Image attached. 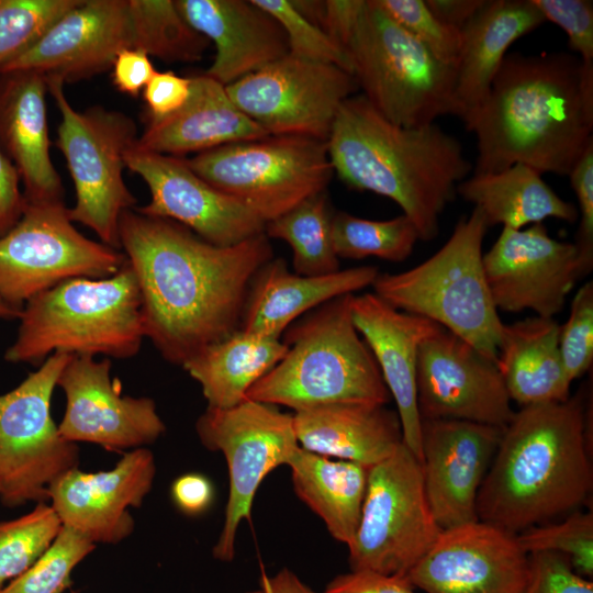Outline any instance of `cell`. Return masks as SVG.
Here are the masks:
<instances>
[{"instance_id":"24","label":"cell","mask_w":593,"mask_h":593,"mask_svg":"<svg viewBox=\"0 0 593 593\" xmlns=\"http://www.w3.org/2000/svg\"><path fill=\"white\" fill-rule=\"evenodd\" d=\"M351 317L396 404L403 443L422 459L416 371L422 343L441 326L399 311L374 293L353 295Z\"/></svg>"},{"instance_id":"37","label":"cell","mask_w":593,"mask_h":593,"mask_svg":"<svg viewBox=\"0 0 593 593\" xmlns=\"http://www.w3.org/2000/svg\"><path fill=\"white\" fill-rule=\"evenodd\" d=\"M332 237L338 258L374 256L393 262L405 260L419 239L415 225L404 214L372 221L346 212L332 216Z\"/></svg>"},{"instance_id":"47","label":"cell","mask_w":593,"mask_h":593,"mask_svg":"<svg viewBox=\"0 0 593 593\" xmlns=\"http://www.w3.org/2000/svg\"><path fill=\"white\" fill-rule=\"evenodd\" d=\"M570 184L578 200L580 216L577 239L582 265L589 273L593 268V143L589 145L570 174Z\"/></svg>"},{"instance_id":"52","label":"cell","mask_w":593,"mask_h":593,"mask_svg":"<svg viewBox=\"0 0 593 593\" xmlns=\"http://www.w3.org/2000/svg\"><path fill=\"white\" fill-rule=\"evenodd\" d=\"M171 496L176 505L188 515L206 511L213 502L214 489L211 481L200 473H186L175 480Z\"/></svg>"},{"instance_id":"34","label":"cell","mask_w":593,"mask_h":593,"mask_svg":"<svg viewBox=\"0 0 593 593\" xmlns=\"http://www.w3.org/2000/svg\"><path fill=\"white\" fill-rule=\"evenodd\" d=\"M286 351L282 338L239 328L202 349L182 368L200 384L208 407L228 409L243 402L250 388Z\"/></svg>"},{"instance_id":"33","label":"cell","mask_w":593,"mask_h":593,"mask_svg":"<svg viewBox=\"0 0 593 593\" xmlns=\"http://www.w3.org/2000/svg\"><path fill=\"white\" fill-rule=\"evenodd\" d=\"M288 467L296 496L324 522L332 537L348 547L358 529L369 468L301 446Z\"/></svg>"},{"instance_id":"30","label":"cell","mask_w":593,"mask_h":593,"mask_svg":"<svg viewBox=\"0 0 593 593\" xmlns=\"http://www.w3.org/2000/svg\"><path fill=\"white\" fill-rule=\"evenodd\" d=\"M293 423L303 449L367 468L387 459L403 443L399 415L385 405H325L294 412Z\"/></svg>"},{"instance_id":"8","label":"cell","mask_w":593,"mask_h":593,"mask_svg":"<svg viewBox=\"0 0 593 593\" xmlns=\"http://www.w3.org/2000/svg\"><path fill=\"white\" fill-rule=\"evenodd\" d=\"M345 52L361 94L391 123L416 127L456 115L455 68L439 61L378 0H365Z\"/></svg>"},{"instance_id":"16","label":"cell","mask_w":593,"mask_h":593,"mask_svg":"<svg viewBox=\"0 0 593 593\" xmlns=\"http://www.w3.org/2000/svg\"><path fill=\"white\" fill-rule=\"evenodd\" d=\"M489 290L497 310L533 311L553 318L585 271L574 243L552 238L544 223L521 230L502 227L483 254Z\"/></svg>"},{"instance_id":"3","label":"cell","mask_w":593,"mask_h":593,"mask_svg":"<svg viewBox=\"0 0 593 593\" xmlns=\"http://www.w3.org/2000/svg\"><path fill=\"white\" fill-rule=\"evenodd\" d=\"M326 147L346 186L394 201L424 242L437 236L440 215L473 169L461 143L438 124H393L362 94L343 103Z\"/></svg>"},{"instance_id":"38","label":"cell","mask_w":593,"mask_h":593,"mask_svg":"<svg viewBox=\"0 0 593 593\" xmlns=\"http://www.w3.org/2000/svg\"><path fill=\"white\" fill-rule=\"evenodd\" d=\"M61 527L56 512L45 502L19 518L0 522V590L49 548Z\"/></svg>"},{"instance_id":"9","label":"cell","mask_w":593,"mask_h":593,"mask_svg":"<svg viewBox=\"0 0 593 593\" xmlns=\"http://www.w3.org/2000/svg\"><path fill=\"white\" fill-rule=\"evenodd\" d=\"M46 80L61 115L56 146L75 186L70 219L92 230L101 243L121 250L120 217L136 204L123 178L126 154L138 141L136 124L126 114L103 107L78 111L69 103L61 79Z\"/></svg>"},{"instance_id":"55","label":"cell","mask_w":593,"mask_h":593,"mask_svg":"<svg viewBox=\"0 0 593 593\" xmlns=\"http://www.w3.org/2000/svg\"><path fill=\"white\" fill-rule=\"evenodd\" d=\"M258 593H317L290 569H281L272 575L262 573Z\"/></svg>"},{"instance_id":"45","label":"cell","mask_w":593,"mask_h":593,"mask_svg":"<svg viewBox=\"0 0 593 593\" xmlns=\"http://www.w3.org/2000/svg\"><path fill=\"white\" fill-rule=\"evenodd\" d=\"M542 14L561 27L569 47L583 65L593 66V2L591 0H532Z\"/></svg>"},{"instance_id":"14","label":"cell","mask_w":593,"mask_h":593,"mask_svg":"<svg viewBox=\"0 0 593 593\" xmlns=\"http://www.w3.org/2000/svg\"><path fill=\"white\" fill-rule=\"evenodd\" d=\"M195 430L203 446L222 452L227 463L230 492L213 556L230 562L235 556L238 527L250 518L259 485L272 470L288 466L300 447L293 414L245 399L228 409L206 407Z\"/></svg>"},{"instance_id":"57","label":"cell","mask_w":593,"mask_h":593,"mask_svg":"<svg viewBox=\"0 0 593 593\" xmlns=\"http://www.w3.org/2000/svg\"><path fill=\"white\" fill-rule=\"evenodd\" d=\"M249 593H258V591L249 592Z\"/></svg>"},{"instance_id":"44","label":"cell","mask_w":593,"mask_h":593,"mask_svg":"<svg viewBox=\"0 0 593 593\" xmlns=\"http://www.w3.org/2000/svg\"><path fill=\"white\" fill-rule=\"evenodd\" d=\"M559 350L567 377L572 382L593 362V283H584L573 296L570 314L559 329Z\"/></svg>"},{"instance_id":"54","label":"cell","mask_w":593,"mask_h":593,"mask_svg":"<svg viewBox=\"0 0 593 593\" xmlns=\"http://www.w3.org/2000/svg\"><path fill=\"white\" fill-rule=\"evenodd\" d=\"M485 0H425L428 9L445 24L461 31Z\"/></svg>"},{"instance_id":"31","label":"cell","mask_w":593,"mask_h":593,"mask_svg":"<svg viewBox=\"0 0 593 593\" xmlns=\"http://www.w3.org/2000/svg\"><path fill=\"white\" fill-rule=\"evenodd\" d=\"M560 325L533 316L504 324L496 367L511 401L528 406L567 401L571 381L559 350Z\"/></svg>"},{"instance_id":"39","label":"cell","mask_w":593,"mask_h":593,"mask_svg":"<svg viewBox=\"0 0 593 593\" xmlns=\"http://www.w3.org/2000/svg\"><path fill=\"white\" fill-rule=\"evenodd\" d=\"M94 548L89 539L63 526L49 548L0 593H63L70 585L72 570Z\"/></svg>"},{"instance_id":"15","label":"cell","mask_w":593,"mask_h":593,"mask_svg":"<svg viewBox=\"0 0 593 593\" xmlns=\"http://www.w3.org/2000/svg\"><path fill=\"white\" fill-rule=\"evenodd\" d=\"M358 85L343 68L286 55L226 86L236 104L268 135L326 142L343 103Z\"/></svg>"},{"instance_id":"36","label":"cell","mask_w":593,"mask_h":593,"mask_svg":"<svg viewBox=\"0 0 593 593\" xmlns=\"http://www.w3.org/2000/svg\"><path fill=\"white\" fill-rule=\"evenodd\" d=\"M131 48L165 61L202 59L210 42L192 29L171 0H127Z\"/></svg>"},{"instance_id":"22","label":"cell","mask_w":593,"mask_h":593,"mask_svg":"<svg viewBox=\"0 0 593 593\" xmlns=\"http://www.w3.org/2000/svg\"><path fill=\"white\" fill-rule=\"evenodd\" d=\"M155 473L152 451L135 448L109 471L69 470L51 484L48 500L63 526L94 545H114L133 532L134 519L128 510L142 505Z\"/></svg>"},{"instance_id":"27","label":"cell","mask_w":593,"mask_h":593,"mask_svg":"<svg viewBox=\"0 0 593 593\" xmlns=\"http://www.w3.org/2000/svg\"><path fill=\"white\" fill-rule=\"evenodd\" d=\"M545 21L532 0H485L462 27L455 65L456 115L465 123L484 102L507 51Z\"/></svg>"},{"instance_id":"53","label":"cell","mask_w":593,"mask_h":593,"mask_svg":"<svg viewBox=\"0 0 593 593\" xmlns=\"http://www.w3.org/2000/svg\"><path fill=\"white\" fill-rule=\"evenodd\" d=\"M363 4L365 0L325 1L321 26L344 51L361 14Z\"/></svg>"},{"instance_id":"17","label":"cell","mask_w":593,"mask_h":593,"mask_svg":"<svg viewBox=\"0 0 593 593\" xmlns=\"http://www.w3.org/2000/svg\"><path fill=\"white\" fill-rule=\"evenodd\" d=\"M416 391L422 419H459L503 429L515 413L496 363L443 327L419 347Z\"/></svg>"},{"instance_id":"46","label":"cell","mask_w":593,"mask_h":593,"mask_svg":"<svg viewBox=\"0 0 593 593\" xmlns=\"http://www.w3.org/2000/svg\"><path fill=\"white\" fill-rule=\"evenodd\" d=\"M528 579L523 593H593V582L580 575L560 553H528Z\"/></svg>"},{"instance_id":"49","label":"cell","mask_w":593,"mask_h":593,"mask_svg":"<svg viewBox=\"0 0 593 593\" xmlns=\"http://www.w3.org/2000/svg\"><path fill=\"white\" fill-rule=\"evenodd\" d=\"M324 593H418L406 575L350 570L332 579Z\"/></svg>"},{"instance_id":"35","label":"cell","mask_w":593,"mask_h":593,"mask_svg":"<svg viewBox=\"0 0 593 593\" xmlns=\"http://www.w3.org/2000/svg\"><path fill=\"white\" fill-rule=\"evenodd\" d=\"M332 216L326 194L321 192L267 222L265 234L290 245L295 273L329 275L339 270L332 237Z\"/></svg>"},{"instance_id":"28","label":"cell","mask_w":593,"mask_h":593,"mask_svg":"<svg viewBox=\"0 0 593 593\" xmlns=\"http://www.w3.org/2000/svg\"><path fill=\"white\" fill-rule=\"evenodd\" d=\"M378 275L377 267L361 266L324 276H301L291 272L282 258H272L251 283L240 329L281 338L282 333L302 314L372 286Z\"/></svg>"},{"instance_id":"23","label":"cell","mask_w":593,"mask_h":593,"mask_svg":"<svg viewBox=\"0 0 593 593\" xmlns=\"http://www.w3.org/2000/svg\"><path fill=\"white\" fill-rule=\"evenodd\" d=\"M130 47L127 0H81L0 74L36 71L74 82L108 70Z\"/></svg>"},{"instance_id":"10","label":"cell","mask_w":593,"mask_h":593,"mask_svg":"<svg viewBox=\"0 0 593 593\" xmlns=\"http://www.w3.org/2000/svg\"><path fill=\"white\" fill-rule=\"evenodd\" d=\"M188 166L265 223L324 192L334 174L326 142L269 135L198 153Z\"/></svg>"},{"instance_id":"50","label":"cell","mask_w":593,"mask_h":593,"mask_svg":"<svg viewBox=\"0 0 593 593\" xmlns=\"http://www.w3.org/2000/svg\"><path fill=\"white\" fill-rule=\"evenodd\" d=\"M157 70L149 56L135 48L118 53L112 64V81L120 92L136 97Z\"/></svg>"},{"instance_id":"42","label":"cell","mask_w":593,"mask_h":593,"mask_svg":"<svg viewBox=\"0 0 593 593\" xmlns=\"http://www.w3.org/2000/svg\"><path fill=\"white\" fill-rule=\"evenodd\" d=\"M251 1L281 25L290 55L310 61L335 65L351 74L350 60L345 51L320 25L306 19L291 0Z\"/></svg>"},{"instance_id":"1","label":"cell","mask_w":593,"mask_h":593,"mask_svg":"<svg viewBox=\"0 0 593 593\" xmlns=\"http://www.w3.org/2000/svg\"><path fill=\"white\" fill-rule=\"evenodd\" d=\"M119 238L138 283L145 337L181 367L240 328L251 283L273 258L265 233L217 246L135 208L122 213Z\"/></svg>"},{"instance_id":"21","label":"cell","mask_w":593,"mask_h":593,"mask_svg":"<svg viewBox=\"0 0 593 593\" xmlns=\"http://www.w3.org/2000/svg\"><path fill=\"white\" fill-rule=\"evenodd\" d=\"M502 428L459 419H422L421 467L438 526L477 522V500Z\"/></svg>"},{"instance_id":"13","label":"cell","mask_w":593,"mask_h":593,"mask_svg":"<svg viewBox=\"0 0 593 593\" xmlns=\"http://www.w3.org/2000/svg\"><path fill=\"white\" fill-rule=\"evenodd\" d=\"M64 201L25 202L19 222L0 237V295L22 310L34 295L74 278H107L123 251L83 236Z\"/></svg>"},{"instance_id":"19","label":"cell","mask_w":593,"mask_h":593,"mask_svg":"<svg viewBox=\"0 0 593 593\" xmlns=\"http://www.w3.org/2000/svg\"><path fill=\"white\" fill-rule=\"evenodd\" d=\"M125 165L147 184L150 201L135 210L175 221L204 240L232 246L265 233L266 223L247 206L200 178L186 159L136 145Z\"/></svg>"},{"instance_id":"6","label":"cell","mask_w":593,"mask_h":593,"mask_svg":"<svg viewBox=\"0 0 593 593\" xmlns=\"http://www.w3.org/2000/svg\"><path fill=\"white\" fill-rule=\"evenodd\" d=\"M9 362L41 365L54 353L135 356L145 337L142 300L130 262L107 278H74L31 298L20 313Z\"/></svg>"},{"instance_id":"26","label":"cell","mask_w":593,"mask_h":593,"mask_svg":"<svg viewBox=\"0 0 593 593\" xmlns=\"http://www.w3.org/2000/svg\"><path fill=\"white\" fill-rule=\"evenodd\" d=\"M0 88V141L30 203L64 201V187L51 158L46 77L36 71L7 74Z\"/></svg>"},{"instance_id":"51","label":"cell","mask_w":593,"mask_h":593,"mask_svg":"<svg viewBox=\"0 0 593 593\" xmlns=\"http://www.w3.org/2000/svg\"><path fill=\"white\" fill-rule=\"evenodd\" d=\"M20 176L10 158L0 147V237L21 219L25 200L20 191Z\"/></svg>"},{"instance_id":"32","label":"cell","mask_w":593,"mask_h":593,"mask_svg":"<svg viewBox=\"0 0 593 593\" xmlns=\"http://www.w3.org/2000/svg\"><path fill=\"white\" fill-rule=\"evenodd\" d=\"M541 176L515 164L495 172L473 174L458 184L457 193L481 211L488 227L521 230L546 219L575 222V205L560 198Z\"/></svg>"},{"instance_id":"2","label":"cell","mask_w":593,"mask_h":593,"mask_svg":"<svg viewBox=\"0 0 593 593\" xmlns=\"http://www.w3.org/2000/svg\"><path fill=\"white\" fill-rule=\"evenodd\" d=\"M463 124L477 137L473 174L523 164L568 176L593 143V66L567 53L507 54Z\"/></svg>"},{"instance_id":"20","label":"cell","mask_w":593,"mask_h":593,"mask_svg":"<svg viewBox=\"0 0 593 593\" xmlns=\"http://www.w3.org/2000/svg\"><path fill=\"white\" fill-rule=\"evenodd\" d=\"M528 569L516 535L477 521L441 530L406 577L424 593H523Z\"/></svg>"},{"instance_id":"11","label":"cell","mask_w":593,"mask_h":593,"mask_svg":"<svg viewBox=\"0 0 593 593\" xmlns=\"http://www.w3.org/2000/svg\"><path fill=\"white\" fill-rule=\"evenodd\" d=\"M441 530L426 496L421 462L402 443L369 468L358 529L348 546L350 569L406 575Z\"/></svg>"},{"instance_id":"56","label":"cell","mask_w":593,"mask_h":593,"mask_svg":"<svg viewBox=\"0 0 593 593\" xmlns=\"http://www.w3.org/2000/svg\"><path fill=\"white\" fill-rule=\"evenodd\" d=\"M21 310L10 305L0 295V320L19 318Z\"/></svg>"},{"instance_id":"4","label":"cell","mask_w":593,"mask_h":593,"mask_svg":"<svg viewBox=\"0 0 593 593\" xmlns=\"http://www.w3.org/2000/svg\"><path fill=\"white\" fill-rule=\"evenodd\" d=\"M592 484L579 395L523 406L502 430L479 491L478 519L517 535L577 511Z\"/></svg>"},{"instance_id":"40","label":"cell","mask_w":593,"mask_h":593,"mask_svg":"<svg viewBox=\"0 0 593 593\" xmlns=\"http://www.w3.org/2000/svg\"><path fill=\"white\" fill-rule=\"evenodd\" d=\"M81 0H0V67L32 47Z\"/></svg>"},{"instance_id":"43","label":"cell","mask_w":593,"mask_h":593,"mask_svg":"<svg viewBox=\"0 0 593 593\" xmlns=\"http://www.w3.org/2000/svg\"><path fill=\"white\" fill-rule=\"evenodd\" d=\"M378 2L439 61L455 68L460 53L461 33L436 18L425 0H378Z\"/></svg>"},{"instance_id":"29","label":"cell","mask_w":593,"mask_h":593,"mask_svg":"<svg viewBox=\"0 0 593 593\" xmlns=\"http://www.w3.org/2000/svg\"><path fill=\"white\" fill-rule=\"evenodd\" d=\"M190 78L184 105L164 120L149 122L138 136V148L180 157L269 136L236 107L224 85L205 74Z\"/></svg>"},{"instance_id":"7","label":"cell","mask_w":593,"mask_h":593,"mask_svg":"<svg viewBox=\"0 0 593 593\" xmlns=\"http://www.w3.org/2000/svg\"><path fill=\"white\" fill-rule=\"evenodd\" d=\"M488 228L473 208L432 257L403 272L379 273L372 287L394 309L433 321L496 363L504 323L483 268Z\"/></svg>"},{"instance_id":"48","label":"cell","mask_w":593,"mask_h":593,"mask_svg":"<svg viewBox=\"0 0 593 593\" xmlns=\"http://www.w3.org/2000/svg\"><path fill=\"white\" fill-rule=\"evenodd\" d=\"M191 92V78L174 71H156L143 90L148 123L164 120L180 110Z\"/></svg>"},{"instance_id":"5","label":"cell","mask_w":593,"mask_h":593,"mask_svg":"<svg viewBox=\"0 0 593 593\" xmlns=\"http://www.w3.org/2000/svg\"><path fill=\"white\" fill-rule=\"evenodd\" d=\"M354 294L333 299L286 329L283 357L246 399L294 412L339 404L385 405L390 393L351 317Z\"/></svg>"},{"instance_id":"12","label":"cell","mask_w":593,"mask_h":593,"mask_svg":"<svg viewBox=\"0 0 593 593\" xmlns=\"http://www.w3.org/2000/svg\"><path fill=\"white\" fill-rule=\"evenodd\" d=\"M72 355L54 353L0 395V500L9 507L48 500L51 484L78 468L79 450L51 414L58 378Z\"/></svg>"},{"instance_id":"18","label":"cell","mask_w":593,"mask_h":593,"mask_svg":"<svg viewBox=\"0 0 593 593\" xmlns=\"http://www.w3.org/2000/svg\"><path fill=\"white\" fill-rule=\"evenodd\" d=\"M57 385L66 398L58 425L61 437L107 449L141 448L155 441L166 429L149 398L122 396L121 383L111 378V361L93 356H72Z\"/></svg>"},{"instance_id":"25","label":"cell","mask_w":593,"mask_h":593,"mask_svg":"<svg viewBox=\"0 0 593 593\" xmlns=\"http://www.w3.org/2000/svg\"><path fill=\"white\" fill-rule=\"evenodd\" d=\"M186 22L214 44L205 75L225 87L289 54L281 25L251 0H176Z\"/></svg>"},{"instance_id":"41","label":"cell","mask_w":593,"mask_h":593,"mask_svg":"<svg viewBox=\"0 0 593 593\" xmlns=\"http://www.w3.org/2000/svg\"><path fill=\"white\" fill-rule=\"evenodd\" d=\"M528 555L549 551L566 556L580 575H593V514L571 512L563 521L533 526L516 535Z\"/></svg>"}]
</instances>
